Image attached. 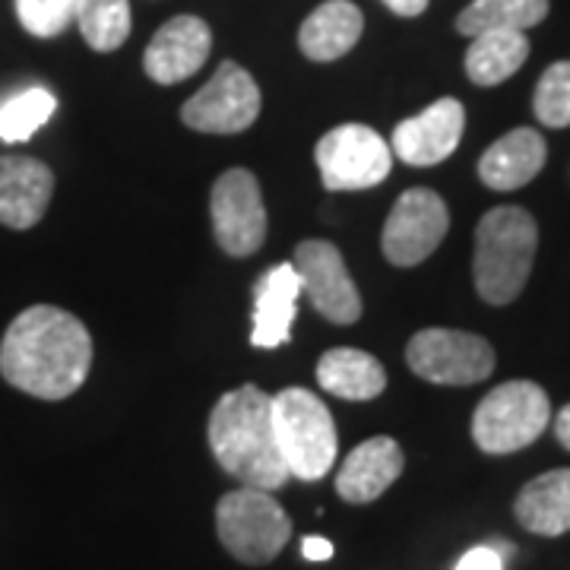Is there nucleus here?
<instances>
[{
	"label": "nucleus",
	"instance_id": "nucleus-5",
	"mask_svg": "<svg viewBox=\"0 0 570 570\" xmlns=\"http://www.w3.org/2000/svg\"><path fill=\"white\" fill-rule=\"evenodd\" d=\"M549 422V393L532 381H508L479 403L472 415V438L479 450L504 456L539 441Z\"/></svg>",
	"mask_w": 570,
	"mask_h": 570
},
{
	"label": "nucleus",
	"instance_id": "nucleus-10",
	"mask_svg": "<svg viewBox=\"0 0 570 570\" xmlns=\"http://www.w3.org/2000/svg\"><path fill=\"white\" fill-rule=\"evenodd\" d=\"M448 228V204L428 187H412L390 209L381 238L384 257L393 266H419L441 247Z\"/></svg>",
	"mask_w": 570,
	"mask_h": 570
},
{
	"label": "nucleus",
	"instance_id": "nucleus-31",
	"mask_svg": "<svg viewBox=\"0 0 570 570\" xmlns=\"http://www.w3.org/2000/svg\"><path fill=\"white\" fill-rule=\"evenodd\" d=\"M554 438L564 450H570V406H564L554 419Z\"/></svg>",
	"mask_w": 570,
	"mask_h": 570
},
{
	"label": "nucleus",
	"instance_id": "nucleus-25",
	"mask_svg": "<svg viewBox=\"0 0 570 570\" xmlns=\"http://www.w3.org/2000/svg\"><path fill=\"white\" fill-rule=\"evenodd\" d=\"M58 108V99L45 89V86H32L22 89L13 99L0 105V140L3 142H22L29 140L36 130L51 121Z\"/></svg>",
	"mask_w": 570,
	"mask_h": 570
},
{
	"label": "nucleus",
	"instance_id": "nucleus-17",
	"mask_svg": "<svg viewBox=\"0 0 570 570\" xmlns=\"http://www.w3.org/2000/svg\"><path fill=\"white\" fill-rule=\"evenodd\" d=\"M302 279L292 264H276L266 269L254 295V333L250 343L257 348H276L292 340V324L298 314Z\"/></svg>",
	"mask_w": 570,
	"mask_h": 570
},
{
	"label": "nucleus",
	"instance_id": "nucleus-1",
	"mask_svg": "<svg viewBox=\"0 0 570 570\" xmlns=\"http://www.w3.org/2000/svg\"><path fill=\"white\" fill-rule=\"evenodd\" d=\"M89 330L61 307H26L0 340L3 381L39 400H67L77 393L89 377Z\"/></svg>",
	"mask_w": 570,
	"mask_h": 570
},
{
	"label": "nucleus",
	"instance_id": "nucleus-26",
	"mask_svg": "<svg viewBox=\"0 0 570 570\" xmlns=\"http://www.w3.org/2000/svg\"><path fill=\"white\" fill-rule=\"evenodd\" d=\"M532 108L546 127H570V61H554L542 73Z\"/></svg>",
	"mask_w": 570,
	"mask_h": 570
},
{
	"label": "nucleus",
	"instance_id": "nucleus-13",
	"mask_svg": "<svg viewBox=\"0 0 570 570\" xmlns=\"http://www.w3.org/2000/svg\"><path fill=\"white\" fill-rule=\"evenodd\" d=\"M463 127H466V108L456 99H438L428 105L422 115L403 121L393 137L390 149L415 168H428L448 159L450 153L463 140Z\"/></svg>",
	"mask_w": 570,
	"mask_h": 570
},
{
	"label": "nucleus",
	"instance_id": "nucleus-15",
	"mask_svg": "<svg viewBox=\"0 0 570 570\" xmlns=\"http://www.w3.org/2000/svg\"><path fill=\"white\" fill-rule=\"evenodd\" d=\"M55 194L51 168L32 156H0V225L32 228Z\"/></svg>",
	"mask_w": 570,
	"mask_h": 570
},
{
	"label": "nucleus",
	"instance_id": "nucleus-28",
	"mask_svg": "<svg viewBox=\"0 0 570 570\" xmlns=\"http://www.w3.org/2000/svg\"><path fill=\"white\" fill-rule=\"evenodd\" d=\"M453 570H504V558L498 554L494 546H475L456 561Z\"/></svg>",
	"mask_w": 570,
	"mask_h": 570
},
{
	"label": "nucleus",
	"instance_id": "nucleus-19",
	"mask_svg": "<svg viewBox=\"0 0 570 570\" xmlns=\"http://www.w3.org/2000/svg\"><path fill=\"white\" fill-rule=\"evenodd\" d=\"M365 32V17L352 0H326L321 3L298 32L302 55L311 61H336L348 55Z\"/></svg>",
	"mask_w": 570,
	"mask_h": 570
},
{
	"label": "nucleus",
	"instance_id": "nucleus-20",
	"mask_svg": "<svg viewBox=\"0 0 570 570\" xmlns=\"http://www.w3.org/2000/svg\"><path fill=\"white\" fill-rule=\"evenodd\" d=\"M513 513L520 527L535 535L570 532V469H551L527 482L517 494Z\"/></svg>",
	"mask_w": 570,
	"mask_h": 570
},
{
	"label": "nucleus",
	"instance_id": "nucleus-14",
	"mask_svg": "<svg viewBox=\"0 0 570 570\" xmlns=\"http://www.w3.org/2000/svg\"><path fill=\"white\" fill-rule=\"evenodd\" d=\"M209 48H213V32L200 17H175L153 36L142 55L146 77L159 86L184 82L204 67Z\"/></svg>",
	"mask_w": 570,
	"mask_h": 570
},
{
	"label": "nucleus",
	"instance_id": "nucleus-21",
	"mask_svg": "<svg viewBox=\"0 0 570 570\" xmlns=\"http://www.w3.org/2000/svg\"><path fill=\"white\" fill-rule=\"evenodd\" d=\"M317 384L340 400H374L387 387L384 365L362 348H330L317 362Z\"/></svg>",
	"mask_w": 570,
	"mask_h": 570
},
{
	"label": "nucleus",
	"instance_id": "nucleus-7",
	"mask_svg": "<svg viewBox=\"0 0 570 570\" xmlns=\"http://www.w3.org/2000/svg\"><path fill=\"white\" fill-rule=\"evenodd\" d=\"M406 362L422 381L444 387H469L485 381L494 371V348L475 333L431 326L409 340Z\"/></svg>",
	"mask_w": 570,
	"mask_h": 570
},
{
	"label": "nucleus",
	"instance_id": "nucleus-12",
	"mask_svg": "<svg viewBox=\"0 0 570 570\" xmlns=\"http://www.w3.org/2000/svg\"><path fill=\"white\" fill-rule=\"evenodd\" d=\"M292 266L302 279V292L330 324L348 326L362 317V295L348 276V266L340 247L321 242V238H307L295 247Z\"/></svg>",
	"mask_w": 570,
	"mask_h": 570
},
{
	"label": "nucleus",
	"instance_id": "nucleus-24",
	"mask_svg": "<svg viewBox=\"0 0 570 570\" xmlns=\"http://www.w3.org/2000/svg\"><path fill=\"white\" fill-rule=\"evenodd\" d=\"M82 39L96 51H115L130 36V3L127 0H77Z\"/></svg>",
	"mask_w": 570,
	"mask_h": 570
},
{
	"label": "nucleus",
	"instance_id": "nucleus-6",
	"mask_svg": "<svg viewBox=\"0 0 570 570\" xmlns=\"http://www.w3.org/2000/svg\"><path fill=\"white\" fill-rule=\"evenodd\" d=\"M216 532L225 551L242 564H269L292 535V520L269 491L245 485L216 504Z\"/></svg>",
	"mask_w": 570,
	"mask_h": 570
},
{
	"label": "nucleus",
	"instance_id": "nucleus-22",
	"mask_svg": "<svg viewBox=\"0 0 570 570\" xmlns=\"http://www.w3.org/2000/svg\"><path fill=\"white\" fill-rule=\"evenodd\" d=\"M530 58V39L513 29L472 36L466 51V77L475 86H498L510 80Z\"/></svg>",
	"mask_w": 570,
	"mask_h": 570
},
{
	"label": "nucleus",
	"instance_id": "nucleus-8",
	"mask_svg": "<svg viewBox=\"0 0 570 570\" xmlns=\"http://www.w3.org/2000/svg\"><path fill=\"white\" fill-rule=\"evenodd\" d=\"M317 168L326 190H367L387 181L393 149L365 124H343L317 142Z\"/></svg>",
	"mask_w": 570,
	"mask_h": 570
},
{
	"label": "nucleus",
	"instance_id": "nucleus-4",
	"mask_svg": "<svg viewBox=\"0 0 570 570\" xmlns=\"http://www.w3.org/2000/svg\"><path fill=\"white\" fill-rule=\"evenodd\" d=\"M273 425L288 475L317 482L336 463L340 434L321 396L311 390L288 387L273 396Z\"/></svg>",
	"mask_w": 570,
	"mask_h": 570
},
{
	"label": "nucleus",
	"instance_id": "nucleus-18",
	"mask_svg": "<svg viewBox=\"0 0 570 570\" xmlns=\"http://www.w3.org/2000/svg\"><path fill=\"white\" fill-rule=\"evenodd\" d=\"M546 159H549V146L542 134L532 127H517L485 149L479 163V178L491 190H517L542 171Z\"/></svg>",
	"mask_w": 570,
	"mask_h": 570
},
{
	"label": "nucleus",
	"instance_id": "nucleus-9",
	"mask_svg": "<svg viewBox=\"0 0 570 570\" xmlns=\"http://www.w3.org/2000/svg\"><path fill=\"white\" fill-rule=\"evenodd\" d=\"M261 86L242 63L225 61L216 77L181 108V121L200 134H242L261 115Z\"/></svg>",
	"mask_w": 570,
	"mask_h": 570
},
{
	"label": "nucleus",
	"instance_id": "nucleus-29",
	"mask_svg": "<svg viewBox=\"0 0 570 570\" xmlns=\"http://www.w3.org/2000/svg\"><path fill=\"white\" fill-rule=\"evenodd\" d=\"M302 554L307 561H330L333 558V542L324 539V535H307L302 542Z\"/></svg>",
	"mask_w": 570,
	"mask_h": 570
},
{
	"label": "nucleus",
	"instance_id": "nucleus-23",
	"mask_svg": "<svg viewBox=\"0 0 570 570\" xmlns=\"http://www.w3.org/2000/svg\"><path fill=\"white\" fill-rule=\"evenodd\" d=\"M549 17V0H472L456 17V29L463 36H482L498 29L527 32Z\"/></svg>",
	"mask_w": 570,
	"mask_h": 570
},
{
	"label": "nucleus",
	"instance_id": "nucleus-2",
	"mask_svg": "<svg viewBox=\"0 0 570 570\" xmlns=\"http://www.w3.org/2000/svg\"><path fill=\"white\" fill-rule=\"evenodd\" d=\"M206 438L216 463L247 489L276 491L292 479L276 441L273 396L254 384L225 393L209 412Z\"/></svg>",
	"mask_w": 570,
	"mask_h": 570
},
{
	"label": "nucleus",
	"instance_id": "nucleus-30",
	"mask_svg": "<svg viewBox=\"0 0 570 570\" xmlns=\"http://www.w3.org/2000/svg\"><path fill=\"white\" fill-rule=\"evenodd\" d=\"M396 17H422L428 0H384Z\"/></svg>",
	"mask_w": 570,
	"mask_h": 570
},
{
	"label": "nucleus",
	"instance_id": "nucleus-3",
	"mask_svg": "<svg viewBox=\"0 0 570 570\" xmlns=\"http://www.w3.org/2000/svg\"><path fill=\"white\" fill-rule=\"evenodd\" d=\"M539 225L523 206H494L475 228V288L489 305H510L527 288Z\"/></svg>",
	"mask_w": 570,
	"mask_h": 570
},
{
	"label": "nucleus",
	"instance_id": "nucleus-16",
	"mask_svg": "<svg viewBox=\"0 0 570 570\" xmlns=\"http://www.w3.org/2000/svg\"><path fill=\"white\" fill-rule=\"evenodd\" d=\"M406 456L393 438H371L352 450L336 475V494L348 504H371L400 479Z\"/></svg>",
	"mask_w": 570,
	"mask_h": 570
},
{
	"label": "nucleus",
	"instance_id": "nucleus-11",
	"mask_svg": "<svg viewBox=\"0 0 570 570\" xmlns=\"http://www.w3.org/2000/svg\"><path fill=\"white\" fill-rule=\"evenodd\" d=\"M213 232L225 254L250 257L266 238V206L257 178L247 168H232L209 197Z\"/></svg>",
	"mask_w": 570,
	"mask_h": 570
},
{
	"label": "nucleus",
	"instance_id": "nucleus-27",
	"mask_svg": "<svg viewBox=\"0 0 570 570\" xmlns=\"http://www.w3.org/2000/svg\"><path fill=\"white\" fill-rule=\"evenodd\" d=\"M17 17L36 39H55L77 17V0H17Z\"/></svg>",
	"mask_w": 570,
	"mask_h": 570
}]
</instances>
